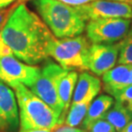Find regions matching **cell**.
I'll return each instance as SVG.
<instances>
[{
	"label": "cell",
	"instance_id": "obj_28",
	"mask_svg": "<svg viewBox=\"0 0 132 132\" xmlns=\"http://www.w3.org/2000/svg\"><path fill=\"white\" fill-rule=\"evenodd\" d=\"M29 132H52V130H46V129H44V130H32Z\"/></svg>",
	"mask_w": 132,
	"mask_h": 132
},
{
	"label": "cell",
	"instance_id": "obj_22",
	"mask_svg": "<svg viewBox=\"0 0 132 132\" xmlns=\"http://www.w3.org/2000/svg\"><path fill=\"white\" fill-rule=\"evenodd\" d=\"M14 56L12 50L10 48L9 46L3 40L1 35H0V57L4 56Z\"/></svg>",
	"mask_w": 132,
	"mask_h": 132
},
{
	"label": "cell",
	"instance_id": "obj_12",
	"mask_svg": "<svg viewBox=\"0 0 132 132\" xmlns=\"http://www.w3.org/2000/svg\"><path fill=\"white\" fill-rule=\"evenodd\" d=\"M132 64H119L102 75L105 92L112 95L116 91L130 85V72Z\"/></svg>",
	"mask_w": 132,
	"mask_h": 132
},
{
	"label": "cell",
	"instance_id": "obj_29",
	"mask_svg": "<svg viewBox=\"0 0 132 132\" xmlns=\"http://www.w3.org/2000/svg\"><path fill=\"white\" fill-rule=\"evenodd\" d=\"M131 84H132V68L130 72V85H131Z\"/></svg>",
	"mask_w": 132,
	"mask_h": 132
},
{
	"label": "cell",
	"instance_id": "obj_19",
	"mask_svg": "<svg viewBox=\"0 0 132 132\" xmlns=\"http://www.w3.org/2000/svg\"><path fill=\"white\" fill-rule=\"evenodd\" d=\"M85 132H118L111 123L104 118L93 123Z\"/></svg>",
	"mask_w": 132,
	"mask_h": 132
},
{
	"label": "cell",
	"instance_id": "obj_3",
	"mask_svg": "<svg viewBox=\"0 0 132 132\" xmlns=\"http://www.w3.org/2000/svg\"><path fill=\"white\" fill-rule=\"evenodd\" d=\"M33 4L56 38L76 37L85 29L86 22L75 6L57 0H34Z\"/></svg>",
	"mask_w": 132,
	"mask_h": 132
},
{
	"label": "cell",
	"instance_id": "obj_17",
	"mask_svg": "<svg viewBox=\"0 0 132 132\" xmlns=\"http://www.w3.org/2000/svg\"><path fill=\"white\" fill-rule=\"evenodd\" d=\"M120 42L118 64H132V21L126 36Z\"/></svg>",
	"mask_w": 132,
	"mask_h": 132
},
{
	"label": "cell",
	"instance_id": "obj_13",
	"mask_svg": "<svg viewBox=\"0 0 132 132\" xmlns=\"http://www.w3.org/2000/svg\"><path fill=\"white\" fill-rule=\"evenodd\" d=\"M78 79V75L76 71L70 70L63 76L59 85V96L60 102L63 105V110L57 119V125H64L70 107L71 100L73 98L75 87Z\"/></svg>",
	"mask_w": 132,
	"mask_h": 132
},
{
	"label": "cell",
	"instance_id": "obj_5",
	"mask_svg": "<svg viewBox=\"0 0 132 132\" xmlns=\"http://www.w3.org/2000/svg\"><path fill=\"white\" fill-rule=\"evenodd\" d=\"M69 70L61 65L48 62L40 69L39 77L29 89L39 98L45 101L59 118L63 105L59 96V85L60 80Z\"/></svg>",
	"mask_w": 132,
	"mask_h": 132
},
{
	"label": "cell",
	"instance_id": "obj_6",
	"mask_svg": "<svg viewBox=\"0 0 132 132\" xmlns=\"http://www.w3.org/2000/svg\"><path fill=\"white\" fill-rule=\"evenodd\" d=\"M131 19L105 18L89 21L86 26L87 37L91 43L112 44L125 38L130 29Z\"/></svg>",
	"mask_w": 132,
	"mask_h": 132
},
{
	"label": "cell",
	"instance_id": "obj_7",
	"mask_svg": "<svg viewBox=\"0 0 132 132\" xmlns=\"http://www.w3.org/2000/svg\"><path fill=\"white\" fill-rule=\"evenodd\" d=\"M40 69L19 61L11 56L0 57V81L10 87L22 83L29 88L39 77Z\"/></svg>",
	"mask_w": 132,
	"mask_h": 132
},
{
	"label": "cell",
	"instance_id": "obj_27",
	"mask_svg": "<svg viewBox=\"0 0 132 132\" xmlns=\"http://www.w3.org/2000/svg\"><path fill=\"white\" fill-rule=\"evenodd\" d=\"M6 129H8L6 123H5L4 121V119H3L1 117H0V130H6Z\"/></svg>",
	"mask_w": 132,
	"mask_h": 132
},
{
	"label": "cell",
	"instance_id": "obj_15",
	"mask_svg": "<svg viewBox=\"0 0 132 132\" xmlns=\"http://www.w3.org/2000/svg\"><path fill=\"white\" fill-rule=\"evenodd\" d=\"M104 119L108 121L118 132H120L132 120V111L115 100L112 106L105 115Z\"/></svg>",
	"mask_w": 132,
	"mask_h": 132
},
{
	"label": "cell",
	"instance_id": "obj_4",
	"mask_svg": "<svg viewBox=\"0 0 132 132\" xmlns=\"http://www.w3.org/2000/svg\"><path fill=\"white\" fill-rule=\"evenodd\" d=\"M90 41L85 36L57 39L54 37L47 47V55L52 57L67 70L88 69Z\"/></svg>",
	"mask_w": 132,
	"mask_h": 132
},
{
	"label": "cell",
	"instance_id": "obj_1",
	"mask_svg": "<svg viewBox=\"0 0 132 132\" xmlns=\"http://www.w3.org/2000/svg\"><path fill=\"white\" fill-rule=\"evenodd\" d=\"M0 35L15 57L30 65L46 59L47 47L55 37L46 23L22 2L8 18Z\"/></svg>",
	"mask_w": 132,
	"mask_h": 132
},
{
	"label": "cell",
	"instance_id": "obj_8",
	"mask_svg": "<svg viewBox=\"0 0 132 132\" xmlns=\"http://www.w3.org/2000/svg\"><path fill=\"white\" fill-rule=\"evenodd\" d=\"M75 8L85 22L105 18L132 19V8L123 3L111 0H94Z\"/></svg>",
	"mask_w": 132,
	"mask_h": 132
},
{
	"label": "cell",
	"instance_id": "obj_26",
	"mask_svg": "<svg viewBox=\"0 0 132 132\" xmlns=\"http://www.w3.org/2000/svg\"><path fill=\"white\" fill-rule=\"evenodd\" d=\"M111 1H116V2L123 3V4H127L130 8H132V0H111Z\"/></svg>",
	"mask_w": 132,
	"mask_h": 132
},
{
	"label": "cell",
	"instance_id": "obj_24",
	"mask_svg": "<svg viewBox=\"0 0 132 132\" xmlns=\"http://www.w3.org/2000/svg\"><path fill=\"white\" fill-rule=\"evenodd\" d=\"M15 1V0H0V9H4V8L10 6Z\"/></svg>",
	"mask_w": 132,
	"mask_h": 132
},
{
	"label": "cell",
	"instance_id": "obj_11",
	"mask_svg": "<svg viewBox=\"0 0 132 132\" xmlns=\"http://www.w3.org/2000/svg\"><path fill=\"white\" fill-rule=\"evenodd\" d=\"M100 89H101V82L98 77L88 72L81 73L76 81L72 103L93 100L98 95Z\"/></svg>",
	"mask_w": 132,
	"mask_h": 132
},
{
	"label": "cell",
	"instance_id": "obj_23",
	"mask_svg": "<svg viewBox=\"0 0 132 132\" xmlns=\"http://www.w3.org/2000/svg\"><path fill=\"white\" fill-rule=\"evenodd\" d=\"M20 1L23 2V1H26V0H20ZM57 1H60L62 3H64V4L71 5V6H77V5L86 4V3L94 1V0H57Z\"/></svg>",
	"mask_w": 132,
	"mask_h": 132
},
{
	"label": "cell",
	"instance_id": "obj_10",
	"mask_svg": "<svg viewBox=\"0 0 132 132\" xmlns=\"http://www.w3.org/2000/svg\"><path fill=\"white\" fill-rule=\"evenodd\" d=\"M0 117L8 129L15 130L19 125V113L15 94L6 84L0 81Z\"/></svg>",
	"mask_w": 132,
	"mask_h": 132
},
{
	"label": "cell",
	"instance_id": "obj_14",
	"mask_svg": "<svg viewBox=\"0 0 132 132\" xmlns=\"http://www.w3.org/2000/svg\"><path fill=\"white\" fill-rule=\"evenodd\" d=\"M114 102V99L107 94H101L97 98L94 99L89 105L85 118L81 123L84 131L88 130V128L93 123L104 118L105 115L112 106Z\"/></svg>",
	"mask_w": 132,
	"mask_h": 132
},
{
	"label": "cell",
	"instance_id": "obj_16",
	"mask_svg": "<svg viewBox=\"0 0 132 132\" xmlns=\"http://www.w3.org/2000/svg\"><path fill=\"white\" fill-rule=\"evenodd\" d=\"M92 101L93 100H85L78 103H71L70 110L64 120L65 125L71 127H77L81 125L86 117Z\"/></svg>",
	"mask_w": 132,
	"mask_h": 132
},
{
	"label": "cell",
	"instance_id": "obj_2",
	"mask_svg": "<svg viewBox=\"0 0 132 132\" xmlns=\"http://www.w3.org/2000/svg\"><path fill=\"white\" fill-rule=\"evenodd\" d=\"M14 88L19 106L20 132L36 130H52L57 123L54 111L22 83L15 84Z\"/></svg>",
	"mask_w": 132,
	"mask_h": 132
},
{
	"label": "cell",
	"instance_id": "obj_21",
	"mask_svg": "<svg viewBox=\"0 0 132 132\" xmlns=\"http://www.w3.org/2000/svg\"><path fill=\"white\" fill-rule=\"evenodd\" d=\"M52 132H85L81 129H78L76 127H71L68 125H57L52 130Z\"/></svg>",
	"mask_w": 132,
	"mask_h": 132
},
{
	"label": "cell",
	"instance_id": "obj_9",
	"mask_svg": "<svg viewBox=\"0 0 132 132\" xmlns=\"http://www.w3.org/2000/svg\"><path fill=\"white\" fill-rule=\"evenodd\" d=\"M120 42L92 43L88 57V69L97 76H102L115 67L118 60Z\"/></svg>",
	"mask_w": 132,
	"mask_h": 132
},
{
	"label": "cell",
	"instance_id": "obj_25",
	"mask_svg": "<svg viewBox=\"0 0 132 132\" xmlns=\"http://www.w3.org/2000/svg\"><path fill=\"white\" fill-rule=\"evenodd\" d=\"M120 132H132V120Z\"/></svg>",
	"mask_w": 132,
	"mask_h": 132
},
{
	"label": "cell",
	"instance_id": "obj_18",
	"mask_svg": "<svg viewBox=\"0 0 132 132\" xmlns=\"http://www.w3.org/2000/svg\"><path fill=\"white\" fill-rule=\"evenodd\" d=\"M115 100L122 103L126 107L132 111V84L123 88L120 90L116 91L112 94Z\"/></svg>",
	"mask_w": 132,
	"mask_h": 132
},
{
	"label": "cell",
	"instance_id": "obj_20",
	"mask_svg": "<svg viewBox=\"0 0 132 132\" xmlns=\"http://www.w3.org/2000/svg\"><path fill=\"white\" fill-rule=\"evenodd\" d=\"M21 1H19L20 3ZM19 3H16L15 5H13L12 7L8 8V9H0V32L2 31L3 28L4 27L5 23L7 22L8 18L10 17V15H11V13L13 12V10L15 9V7L19 4Z\"/></svg>",
	"mask_w": 132,
	"mask_h": 132
}]
</instances>
